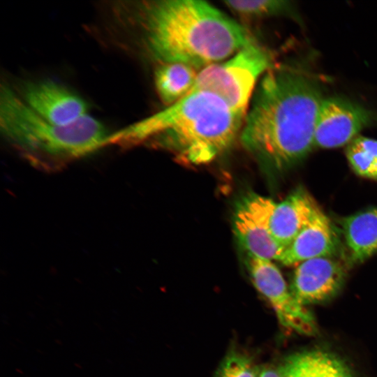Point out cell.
<instances>
[{
  "label": "cell",
  "mask_w": 377,
  "mask_h": 377,
  "mask_svg": "<svg viewBox=\"0 0 377 377\" xmlns=\"http://www.w3.org/2000/svg\"><path fill=\"white\" fill-rule=\"evenodd\" d=\"M323 99L318 86L304 75L272 66L252 96L239 134L243 147L262 164L277 170L300 162L314 146Z\"/></svg>",
  "instance_id": "6da1fadb"
},
{
  "label": "cell",
  "mask_w": 377,
  "mask_h": 377,
  "mask_svg": "<svg viewBox=\"0 0 377 377\" xmlns=\"http://www.w3.org/2000/svg\"><path fill=\"white\" fill-rule=\"evenodd\" d=\"M136 11L142 45L158 64L203 68L254 40L243 26L203 1H144Z\"/></svg>",
  "instance_id": "7a4b0ae2"
},
{
  "label": "cell",
  "mask_w": 377,
  "mask_h": 377,
  "mask_svg": "<svg viewBox=\"0 0 377 377\" xmlns=\"http://www.w3.org/2000/svg\"><path fill=\"white\" fill-rule=\"evenodd\" d=\"M244 117L212 94L190 91L165 109L110 134L106 145L147 142L189 163H206L231 147Z\"/></svg>",
  "instance_id": "3957f363"
},
{
  "label": "cell",
  "mask_w": 377,
  "mask_h": 377,
  "mask_svg": "<svg viewBox=\"0 0 377 377\" xmlns=\"http://www.w3.org/2000/svg\"><path fill=\"white\" fill-rule=\"evenodd\" d=\"M0 130L27 161L49 170L106 145L110 135L103 124L89 114L68 126L50 122L31 110L5 83L0 89Z\"/></svg>",
  "instance_id": "277c9868"
},
{
  "label": "cell",
  "mask_w": 377,
  "mask_h": 377,
  "mask_svg": "<svg viewBox=\"0 0 377 377\" xmlns=\"http://www.w3.org/2000/svg\"><path fill=\"white\" fill-rule=\"evenodd\" d=\"M273 66L269 52L253 40L229 58L202 68L190 91L212 94L246 116L258 79Z\"/></svg>",
  "instance_id": "5b68a950"
},
{
  "label": "cell",
  "mask_w": 377,
  "mask_h": 377,
  "mask_svg": "<svg viewBox=\"0 0 377 377\" xmlns=\"http://www.w3.org/2000/svg\"><path fill=\"white\" fill-rule=\"evenodd\" d=\"M246 266L253 285L268 301L284 328L306 336L317 333L314 316L295 299L272 260L248 254Z\"/></svg>",
  "instance_id": "8992f818"
},
{
  "label": "cell",
  "mask_w": 377,
  "mask_h": 377,
  "mask_svg": "<svg viewBox=\"0 0 377 377\" xmlns=\"http://www.w3.org/2000/svg\"><path fill=\"white\" fill-rule=\"evenodd\" d=\"M273 200L250 193L237 205L233 216L235 235L247 254L279 260L284 249L272 237L268 226Z\"/></svg>",
  "instance_id": "52a82bcc"
},
{
  "label": "cell",
  "mask_w": 377,
  "mask_h": 377,
  "mask_svg": "<svg viewBox=\"0 0 377 377\" xmlns=\"http://www.w3.org/2000/svg\"><path fill=\"white\" fill-rule=\"evenodd\" d=\"M374 122L366 108L341 98L323 99L314 132V146L336 148L349 144L365 127Z\"/></svg>",
  "instance_id": "ba28073f"
},
{
  "label": "cell",
  "mask_w": 377,
  "mask_h": 377,
  "mask_svg": "<svg viewBox=\"0 0 377 377\" xmlns=\"http://www.w3.org/2000/svg\"><path fill=\"white\" fill-rule=\"evenodd\" d=\"M19 96L34 112L57 125H71L88 115L83 98L52 80L27 82Z\"/></svg>",
  "instance_id": "9c48e42d"
},
{
  "label": "cell",
  "mask_w": 377,
  "mask_h": 377,
  "mask_svg": "<svg viewBox=\"0 0 377 377\" xmlns=\"http://www.w3.org/2000/svg\"><path fill=\"white\" fill-rule=\"evenodd\" d=\"M346 269L332 257L304 260L293 272L290 290L302 306L323 304L332 300L341 290Z\"/></svg>",
  "instance_id": "30bf717a"
},
{
  "label": "cell",
  "mask_w": 377,
  "mask_h": 377,
  "mask_svg": "<svg viewBox=\"0 0 377 377\" xmlns=\"http://www.w3.org/2000/svg\"><path fill=\"white\" fill-rule=\"evenodd\" d=\"M338 249L339 239L333 226L318 206L279 261L283 265H295L312 258L332 257Z\"/></svg>",
  "instance_id": "8fae6325"
},
{
  "label": "cell",
  "mask_w": 377,
  "mask_h": 377,
  "mask_svg": "<svg viewBox=\"0 0 377 377\" xmlns=\"http://www.w3.org/2000/svg\"><path fill=\"white\" fill-rule=\"evenodd\" d=\"M317 207L302 188L297 189L279 203L273 201L268 220L273 239L285 249L306 224Z\"/></svg>",
  "instance_id": "7c38bea8"
},
{
  "label": "cell",
  "mask_w": 377,
  "mask_h": 377,
  "mask_svg": "<svg viewBox=\"0 0 377 377\" xmlns=\"http://www.w3.org/2000/svg\"><path fill=\"white\" fill-rule=\"evenodd\" d=\"M276 369L279 377H356L343 358L320 348L291 353Z\"/></svg>",
  "instance_id": "4fadbf2b"
},
{
  "label": "cell",
  "mask_w": 377,
  "mask_h": 377,
  "mask_svg": "<svg viewBox=\"0 0 377 377\" xmlns=\"http://www.w3.org/2000/svg\"><path fill=\"white\" fill-rule=\"evenodd\" d=\"M341 226L350 265L361 263L377 252V207L344 218Z\"/></svg>",
  "instance_id": "5bb4252c"
},
{
  "label": "cell",
  "mask_w": 377,
  "mask_h": 377,
  "mask_svg": "<svg viewBox=\"0 0 377 377\" xmlns=\"http://www.w3.org/2000/svg\"><path fill=\"white\" fill-rule=\"evenodd\" d=\"M196 68L182 63L159 64L154 72V84L161 101L167 106L186 96L193 88Z\"/></svg>",
  "instance_id": "9a60e30c"
},
{
  "label": "cell",
  "mask_w": 377,
  "mask_h": 377,
  "mask_svg": "<svg viewBox=\"0 0 377 377\" xmlns=\"http://www.w3.org/2000/svg\"><path fill=\"white\" fill-rule=\"evenodd\" d=\"M346 156L353 171L362 177L377 180V140L357 136L348 145Z\"/></svg>",
  "instance_id": "2e32d148"
},
{
  "label": "cell",
  "mask_w": 377,
  "mask_h": 377,
  "mask_svg": "<svg viewBox=\"0 0 377 377\" xmlns=\"http://www.w3.org/2000/svg\"><path fill=\"white\" fill-rule=\"evenodd\" d=\"M288 3L281 0L224 1L229 9L248 17H263L280 14L287 10L289 6Z\"/></svg>",
  "instance_id": "e0dca14e"
},
{
  "label": "cell",
  "mask_w": 377,
  "mask_h": 377,
  "mask_svg": "<svg viewBox=\"0 0 377 377\" xmlns=\"http://www.w3.org/2000/svg\"><path fill=\"white\" fill-rule=\"evenodd\" d=\"M259 367L247 355L237 350L228 353L220 364L215 377H258Z\"/></svg>",
  "instance_id": "ac0fdd59"
},
{
  "label": "cell",
  "mask_w": 377,
  "mask_h": 377,
  "mask_svg": "<svg viewBox=\"0 0 377 377\" xmlns=\"http://www.w3.org/2000/svg\"><path fill=\"white\" fill-rule=\"evenodd\" d=\"M258 377H279L277 369L270 366L259 367Z\"/></svg>",
  "instance_id": "d6986e66"
}]
</instances>
